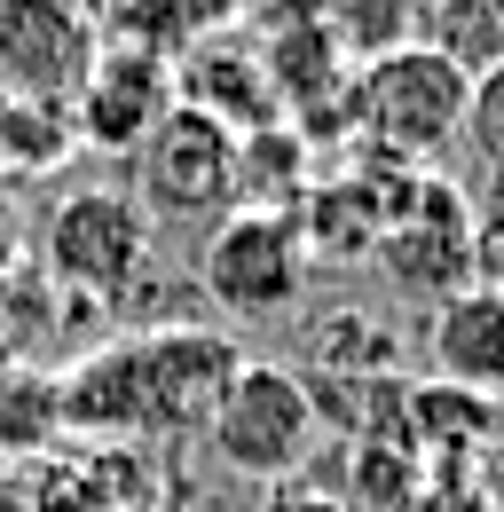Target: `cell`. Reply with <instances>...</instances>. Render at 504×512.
Instances as JSON below:
<instances>
[{"instance_id": "6da1fadb", "label": "cell", "mask_w": 504, "mask_h": 512, "mask_svg": "<svg viewBox=\"0 0 504 512\" xmlns=\"http://www.w3.org/2000/svg\"><path fill=\"white\" fill-rule=\"evenodd\" d=\"M347 95H355V142L363 150H386L402 166H441V150H457V134H465L473 71L457 56H441L434 40H410V48L355 64Z\"/></svg>"}, {"instance_id": "7a4b0ae2", "label": "cell", "mask_w": 504, "mask_h": 512, "mask_svg": "<svg viewBox=\"0 0 504 512\" xmlns=\"http://www.w3.org/2000/svg\"><path fill=\"white\" fill-rule=\"evenodd\" d=\"M315 442H323V418H315V394L292 363H237V379L221 386V402L205 418L213 465L245 473L260 489L268 481H300Z\"/></svg>"}, {"instance_id": "3957f363", "label": "cell", "mask_w": 504, "mask_h": 512, "mask_svg": "<svg viewBox=\"0 0 504 512\" xmlns=\"http://www.w3.org/2000/svg\"><path fill=\"white\" fill-rule=\"evenodd\" d=\"M315 260L292 229V213H221L197 245V292L229 323H276L308 300Z\"/></svg>"}, {"instance_id": "277c9868", "label": "cell", "mask_w": 504, "mask_h": 512, "mask_svg": "<svg viewBox=\"0 0 504 512\" xmlns=\"http://www.w3.org/2000/svg\"><path fill=\"white\" fill-rule=\"evenodd\" d=\"M126 197L150 213V229H213L221 213H237V134L174 103L150 127V142L134 150V190Z\"/></svg>"}, {"instance_id": "5b68a950", "label": "cell", "mask_w": 504, "mask_h": 512, "mask_svg": "<svg viewBox=\"0 0 504 512\" xmlns=\"http://www.w3.org/2000/svg\"><path fill=\"white\" fill-rule=\"evenodd\" d=\"M40 253H48V284L103 300V292H134L150 276L158 229H150V213L126 190H63L48 205Z\"/></svg>"}, {"instance_id": "8992f818", "label": "cell", "mask_w": 504, "mask_h": 512, "mask_svg": "<svg viewBox=\"0 0 504 512\" xmlns=\"http://www.w3.org/2000/svg\"><path fill=\"white\" fill-rule=\"evenodd\" d=\"M378 276L386 284H402V292H418V300H449V292H465L473 284V197L457 190L449 174H418L402 205L386 213V229H378Z\"/></svg>"}, {"instance_id": "52a82bcc", "label": "cell", "mask_w": 504, "mask_h": 512, "mask_svg": "<svg viewBox=\"0 0 504 512\" xmlns=\"http://www.w3.org/2000/svg\"><path fill=\"white\" fill-rule=\"evenodd\" d=\"M95 56H103V24L87 8H71V0H0V95L71 111Z\"/></svg>"}, {"instance_id": "ba28073f", "label": "cell", "mask_w": 504, "mask_h": 512, "mask_svg": "<svg viewBox=\"0 0 504 512\" xmlns=\"http://www.w3.org/2000/svg\"><path fill=\"white\" fill-rule=\"evenodd\" d=\"M237 339L174 323V331H142L134 339V386H142V434H205L221 386L237 379Z\"/></svg>"}, {"instance_id": "9c48e42d", "label": "cell", "mask_w": 504, "mask_h": 512, "mask_svg": "<svg viewBox=\"0 0 504 512\" xmlns=\"http://www.w3.org/2000/svg\"><path fill=\"white\" fill-rule=\"evenodd\" d=\"M166 111H174V56L103 40V56H95V71H87V87L71 95V134H79V150L134 158Z\"/></svg>"}, {"instance_id": "30bf717a", "label": "cell", "mask_w": 504, "mask_h": 512, "mask_svg": "<svg viewBox=\"0 0 504 512\" xmlns=\"http://www.w3.org/2000/svg\"><path fill=\"white\" fill-rule=\"evenodd\" d=\"M174 103L221 119L229 134H252V127H276L284 119L252 32H197L182 56H174Z\"/></svg>"}, {"instance_id": "8fae6325", "label": "cell", "mask_w": 504, "mask_h": 512, "mask_svg": "<svg viewBox=\"0 0 504 512\" xmlns=\"http://www.w3.org/2000/svg\"><path fill=\"white\" fill-rule=\"evenodd\" d=\"M418 355H426V379L504 402V300L481 292V284L434 300L426 331H418Z\"/></svg>"}, {"instance_id": "7c38bea8", "label": "cell", "mask_w": 504, "mask_h": 512, "mask_svg": "<svg viewBox=\"0 0 504 512\" xmlns=\"http://www.w3.org/2000/svg\"><path fill=\"white\" fill-rule=\"evenodd\" d=\"M489 426H497V402L489 394H465V386H441V379L402 386V449L426 473H481Z\"/></svg>"}, {"instance_id": "4fadbf2b", "label": "cell", "mask_w": 504, "mask_h": 512, "mask_svg": "<svg viewBox=\"0 0 504 512\" xmlns=\"http://www.w3.org/2000/svg\"><path fill=\"white\" fill-rule=\"evenodd\" d=\"M315 190V150L292 119L237 134V205L245 213H292Z\"/></svg>"}, {"instance_id": "5bb4252c", "label": "cell", "mask_w": 504, "mask_h": 512, "mask_svg": "<svg viewBox=\"0 0 504 512\" xmlns=\"http://www.w3.org/2000/svg\"><path fill=\"white\" fill-rule=\"evenodd\" d=\"M56 418L87 434H142V386H134V339H111L56 386Z\"/></svg>"}, {"instance_id": "9a60e30c", "label": "cell", "mask_w": 504, "mask_h": 512, "mask_svg": "<svg viewBox=\"0 0 504 512\" xmlns=\"http://www.w3.org/2000/svg\"><path fill=\"white\" fill-rule=\"evenodd\" d=\"M347 512H410L418 489H426V465L410 457L402 442H339V473L323 481Z\"/></svg>"}, {"instance_id": "2e32d148", "label": "cell", "mask_w": 504, "mask_h": 512, "mask_svg": "<svg viewBox=\"0 0 504 512\" xmlns=\"http://www.w3.org/2000/svg\"><path fill=\"white\" fill-rule=\"evenodd\" d=\"M71 158H79L71 111H56V103H16V95H0V182L63 174Z\"/></svg>"}, {"instance_id": "e0dca14e", "label": "cell", "mask_w": 504, "mask_h": 512, "mask_svg": "<svg viewBox=\"0 0 504 512\" xmlns=\"http://www.w3.org/2000/svg\"><path fill=\"white\" fill-rule=\"evenodd\" d=\"M363 371H394V331L371 308H323L308 323V371L300 379H363Z\"/></svg>"}, {"instance_id": "ac0fdd59", "label": "cell", "mask_w": 504, "mask_h": 512, "mask_svg": "<svg viewBox=\"0 0 504 512\" xmlns=\"http://www.w3.org/2000/svg\"><path fill=\"white\" fill-rule=\"evenodd\" d=\"M418 8L426 0H331L323 8V32L339 40L347 64H371L386 48H410L418 40Z\"/></svg>"}, {"instance_id": "d6986e66", "label": "cell", "mask_w": 504, "mask_h": 512, "mask_svg": "<svg viewBox=\"0 0 504 512\" xmlns=\"http://www.w3.org/2000/svg\"><path fill=\"white\" fill-rule=\"evenodd\" d=\"M457 142H473V158L489 174V197H504V64L473 71V103H465V134Z\"/></svg>"}, {"instance_id": "ffe728a7", "label": "cell", "mask_w": 504, "mask_h": 512, "mask_svg": "<svg viewBox=\"0 0 504 512\" xmlns=\"http://www.w3.org/2000/svg\"><path fill=\"white\" fill-rule=\"evenodd\" d=\"M410 512H504V497L481 473H426V489H418Z\"/></svg>"}, {"instance_id": "44dd1931", "label": "cell", "mask_w": 504, "mask_h": 512, "mask_svg": "<svg viewBox=\"0 0 504 512\" xmlns=\"http://www.w3.org/2000/svg\"><path fill=\"white\" fill-rule=\"evenodd\" d=\"M473 284L504 300V197H489L473 213Z\"/></svg>"}, {"instance_id": "7402d4cb", "label": "cell", "mask_w": 504, "mask_h": 512, "mask_svg": "<svg viewBox=\"0 0 504 512\" xmlns=\"http://www.w3.org/2000/svg\"><path fill=\"white\" fill-rule=\"evenodd\" d=\"M260 512H347V505H339L323 481H268Z\"/></svg>"}, {"instance_id": "603a6c76", "label": "cell", "mask_w": 504, "mask_h": 512, "mask_svg": "<svg viewBox=\"0 0 504 512\" xmlns=\"http://www.w3.org/2000/svg\"><path fill=\"white\" fill-rule=\"evenodd\" d=\"M481 481L504 497V402H497V426H489V449H481Z\"/></svg>"}, {"instance_id": "cb8c5ba5", "label": "cell", "mask_w": 504, "mask_h": 512, "mask_svg": "<svg viewBox=\"0 0 504 512\" xmlns=\"http://www.w3.org/2000/svg\"><path fill=\"white\" fill-rule=\"evenodd\" d=\"M16 253H24V237H16V221H8V205H0V276H16Z\"/></svg>"}, {"instance_id": "d4e9b609", "label": "cell", "mask_w": 504, "mask_h": 512, "mask_svg": "<svg viewBox=\"0 0 504 512\" xmlns=\"http://www.w3.org/2000/svg\"><path fill=\"white\" fill-rule=\"evenodd\" d=\"M71 8H87V16H95V8H103V0H71Z\"/></svg>"}]
</instances>
